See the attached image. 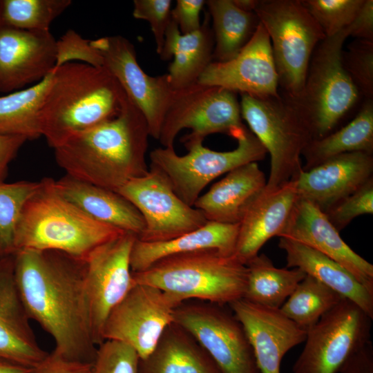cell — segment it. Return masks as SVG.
Returning <instances> with one entry per match:
<instances>
[{"label":"cell","mask_w":373,"mask_h":373,"mask_svg":"<svg viewBox=\"0 0 373 373\" xmlns=\"http://www.w3.org/2000/svg\"><path fill=\"white\" fill-rule=\"evenodd\" d=\"M85 260L54 250L15 253L17 289L30 318L54 339L55 354L93 363L94 343L85 285Z\"/></svg>","instance_id":"1"},{"label":"cell","mask_w":373,"mask_h":373,"mask_svg":"<svg viewBox=\"0 0 373 373\" xmlns=\"http://www.w3.org/2000/svg\"><path fill=\"white\" fill-rule=\"evenodd\" d=\"M149 136L144 116L126 95L117 116L69 138L54 149L55 157L66 175L117 191L149 171Z\"/></svg>","instance_id":"2"},{"label":"cell","mask_w":373,"mask_h":373,"mask_svg":"<svg viewBox=\"0 0 373 373\" xmlns=\"http://www.w3.org/2000/svg\"><path fill=\"white\" fill-rule=\"evenodd\" d=\"M126 97L103 67L73 61L55 68L40 114L41 136L55 149L117 116Z\"/></svg>","instance_id":"3"},{"label":"cell","mask_w":373,"mask_h":373,"mask_svg":"<svg viewBox=\"0 0 373 373\" xmlns=\"http://www.w3.org/2000/svg\"><path fill=\"white\" fill-rule=\"evenodd\" d=\"M124 232L90 217L57 191L55 180L44 178L20 213L14 254L21 249L54 250L85 260L95 249Z\"/></svg>","instance_id":"4"},{"label":"cell","mask_w":373,"mask_h":373,"mask_svg":"<svg viewBox=\"0 0 373 373\" xmlns=\"http://www.w3.org/2000/svg\"><path fill=\"white\" fill-rule=\"evenodd\" d=\"M132 274L135 283L155 287L181 303L197 299L229 305L243 298L248 271L235 255L207 249L170 256Z\"/></svg>","instance_id":"5"},{"label":"cell","mask_w":373,"mask_h":373,"mask_svg":"<svg viewBox=\"0 0 373 373\" xmlns=\"http://www.w3.org/2000/svg\"><path fill=\"white\" fill-rule=\"evenodd\" d=\"M240 96L242 119L270 155L265 189L278 188L303 169V151L314 139L310 124L296 104L280 93L263 97Z\"/></svg>","instance_id":"6"},{"label":"cell","mask_w":373,"mask_h":373,"mask_svg":"<svg viewBox=\"0 0 373 373\" xmlns=\"http://www.w3.org/2000/svg\"><path fill=\"white\" fill-rule=\"evenodd\" d=\"M237 147L229 151L203 146L204 139L190 133L181 142L188 153L179 155L174 147H160L149 155L150 169L163 176L175 194L193 207L202 191L212 180L242 165L265 158L266 149L247 128L236 138Z\"/></svg>","instance_id":"7"},{"label":"cell","mask_w":373,"mask_h":373,"mask_svg":"<svg viewBox=\"0 0 373 373\" xmlns=\"http://www.w3.org/2000/svg\"><path fill=\"white\" fill-rule=\"evenodd\" d=\"M254 12L269 37L280 93L296 101L312 53L325 36L301 0H260Z\"/></svg>","instance_id":"8"},{"label":"cell","mask_w":373,"mask_h":373,"mask_svg":"<svg viewBox=\"0 0 373 373\" xmlns=\"http://www.w3.org/2000/svg\"><path fill=\"white\" fill-rule=\"evenodd\" d=\"M348 37L346 28L317 45L303 93L292 100L309 123L314 139L329 134L361 95L342 64L343 46Z\"/></svg>","instance_id":"9"},{"label":"cell","mask_w":373,"mask_h":373,"mask_svg":"<svg viewBox=\"0 0 373 373\" xmlns=\"http://www.w3.org/2000/svg\"><path fill=\"white\" fill-rule=\"evenodd\" d=\"M184 128L202 139L217 133L236 139L246 128L237 93L198 82L173 90L158 140L163 147H173Z\"/></svg>","instance_id":"10"},{"label":"cell","mask_w":373,"mask_h":373,"mask_svg":"<svg viewBox=\"0 0 373 373\" xmlns=\"http://www.w3.org/2000/svg\"><path fill=\"white\" fill-rule=\"evenodd\" d=\"M372 320L344 298L307 331L292 373H340L347 360L371 341Z\"/></svg>","instance_id":"11"},{"label":"cell","mask_w":373,"mask_h":373,"mask_svg":"<svg viewBox=\"0 0 373 373\" xmlns=\"http://www.w3.org/2000/svg\"><path fill=\"white\" fill-rule=\"evenodd\" d=\"M222 373H260L246 332L232 311L209 302L182 303L173 314Z\"/></svg>","instance_id":"12"},{"label":"cell","mask_w":373,"mask_h":373,"mask_svg":"<svg viewBox=\"0 0 373 373\" xmlns=\"http://www.w3.org/2000/svg\"><path fill=\"white\" fill-rule=\"evenodd\" d=\"M181 304L155 287L135 283L107 317L103 341L126 343L135 350L140 359H144L153 352L166 328L173 322L174 311Z\"/></svg>","instance_id":"13"},{"label":"cell","mask_w":373,"mask_h":373,"mask_svg":"<svg viewBox=\"0 0 373 373\" xmlns=\"http://www.w3.org/2000/svg\"><path fill=\"white\" fill-rule=\"evenodd\" d=\"M137 236L124 232L95 249L85 259V285L92 336L98 346L104 341V323L135 285L130 258Z\"/></svg>","instance_id":"14"},{"label":"cell","mask_w":373,"mask_h":373,"mask_svg":"<svg viewBox=\"0 0 373 373\" xmlns=\"http://www.w3.org/2000/svg\"><path fill=\"white\" fill-rule=\"evenodd\" d=\"M117 192L141 213L145 227L137 238L144 242L166 241L194 231L207 222L200 211L184 202L165 178L150 169Z\"/></svg>","instance_id":"15"},{"label":"cell","mask_w":373,"mask_h":373,"mask_svg":"<svg viewBox=\"0 0 373 373\" xmlns=\"http://www.w3.org/2000/svg\"><path fill=\"white\" fill-rule=\"evenodd\" d=\"M102 57V67L119 82L144 116L150 136L158 140L173 89L166 74L152 77L140 66L133 44L120 36L90 40Z\"/></svg>","instance_id":"16"},{"label":"cell","mask_w":373,"mask_h":373,"mask_svg":"<svg viewBox=\"0 0 373 373\" xmlns=\"http://www.w3.org/2000/svg\"><path fill=\"white\" fill-rule=\"evenodd\" d=\"M198 82L259 97L279 95L271 42L262 23L236 57L211 62Z\"/></svg>","instance_id":"17"},{"label":"cell","mask_w":373,"mask_h":373,"mask_svg":"<svg viewBox=\"0 0 373 373\" xmlns=\"http://www.w3.org/2000/svg\"><path fill=\"white\" fill-rule=\"evenodd\" d=\"M57 40L50 30H26L0 23V92L41 81L55 68Z\"/></svg>","instance_id":"18"},{"label":"cell","mask_w":373,"mask_h":373,"mask_svg":"<svg viewBox=\"0 0 373 373\" xmlns=\"http://www.w3.org/2000/svg\"><path fill=\"white\" fill-rule=\"evenodd\" d=\"M229 306L246 332L260 373H280L284 356L305 341L307 331L285 316L280 309L259 305L244 298Z\"/></svg>","instance_id":"19"},{"label":"cell","mask_w":373,"mask_h":373,"mask_svg":"<svg viewBox=\"0 0 373 373\" xmlns=\"http://www.w3.org/2000/svg\"><path fill=\"white\" fill-rule=\"evenodd\" d=\"M279 237L296 240L326 255L373 292V265L345 242L325 213L309 201L298 197Z\"/></svg>","instance_id":"20"},{"label":"cell","mask_w":373,"mask_h":373,"mask_svg":"<svg viewBox=\"0 0 373 373\" xmlns=\"http://www.w3.org/2000/svg\"><path fill=\"white\" fill-rule=\"evenodd\" d=\"M372 153L350 152L302 169L294 180L298 196L325 213L372 178Z\"/></svg>","instance_id":"21"},{"label":"cell","mask_w":373,"mask_h":373,"mask_svg":"<svg viewBox=\"0 0 373 373\" xmlns=\"http://www.w3.org/2000/svg\"><path fill=\"white\" fill-rule=\"evenodd\" d=\"M15 254L0 257V358L30 368L48 354L38 344L19 295Z\"/></svg>","instance_id":"22"},{"label":"cell","mask_w":373,"mask_h":373,"mask_svg":"<svg viewBox=\"0 0 373 373\" xmlns=\"http://www.w3.org/2000/svg\"><path fill=\"white\" fill-rule=\"evenodd\" d=\"M296 182L264 191L247 208L239 222L234 255L243 263L258 254L271 238L280 236L298 198Z\"/></svg>","instance_id":"23"},{"label":"cell","mask_w":373,"mask_h":373,"mask_svg":"<svg viewBox=\"0 0 373 373\" xmlns=\"http://www.w3.org/2000/svg\"><path fill=\"white\" fill-rule=\"evenodd\" d=\"M266 184L265 174L258 163L250 162L227 173L200 195L193 207L202 212L207 221L239 224Z\"/></svg>","instance_id":"24"},{"label":"cell","mask_w":373,"mask_h":373,"mask_svg":"<svg viewBox=\"0 0 373 373\" xmlns=\"http://www.w3.org/2000/svg\"><path fill=\"white\" fill-rule=\"evenodd\" d=\"M57 191L94 220L139 237L145 223L137 208L117 191L68 175L55 180Z\"/></svg>","instance_id":"25"},{"label":"cell","mask_w":373,"mask_h":373,"mask_svg":"<svg viewBox=\"0 0 373 373\" xmlns=\"http://www.w3.org/2000/svg\"><path fill=\"white\" fill-rule=\"evenodd\" d=\"M210 19L209 13L206 12L200 28L185 35L182 34L178 25L171 20L159 55L164 61L173 57L166 73L173 90L198 82L204 70L213 61L214 38L209 26Z\"/></svg>","instance_id":"26"},{"label":"cell","mask_w":373,"mask_h":373,"mask_svg":"<svg viewBox=\"0 0 373 373\" xmlns=\"http://www.w3.org/2000/svg\"><path fill=\"white\" fill-rule=\"evenodd\" d=\"M239 224L207 221L202 227L162 242H144L136 238L132 247L130 265L132 272L142 271L164 258L196 251L216 249L234 255Z\"/></svg>","instance_id":"27"},{"label":"cell","mask_w":373,"mask_h":373,"mask_svg":"<svg viewBox=\"0 0 373 373\" xmlns=\"http://www.w3.org/2000/svg\"><path fill=\"white\" fill-rule=\"evenodd\" d=\"M287 268H297L351 300L373 319V292L349 271L320 251L296 240L280 237Z\"/></svg>","instance_id":"28"},{"label":"cell","mask_w":373,"mask_h":373,"mask_svg":"<svg viewBox=\"0 0 373 373\" xmlns=\"http://www.w3.org/2000/svg\"><path fill=\"white\" fill-rule=\"evenodd\" d=\"M140 373L222 372L193 336L173 322L153 352L140 359Z\"/></svg>","instance_id":"29"},{"label":"cell","mask_w":373,"mask_h":373,"mask_svg":"<svg viewBox=\"0 0 373 373\" xmlns=\"http://www.w3.org/2000/svg\"><path fill=\"white\" fill-rule=\"evenodd\" d=\"M373 151V100L365 99L355 117L334 133L313 139L302 155L309 170L334 156L350 152Z\"/></svg>","instance_id":"30"},{"label":"cell","mask_w":373,"mask_h":373,"mask_svg":"<svg viewBox=\"0 0 373 373\" xmlns=\"http://www.w3.org/2000/svg\"><path fill=\"white\" fill-rule=\"evenodd\" d=\"M205 4L213 23V61L231 60L252 38L260 19L255 12L240 9L233 0H209Z\"/></svg>","instance_id":"31"},{"label":"cell","mask_w":373,"mask_h":373,"mask_svg":"<svg viewBox=\"0 0 373 373\" xmlns=\"http://www.w3.org/2000/svg\"><path fill=\"white\" fill-rule=\"evenodd\" d=\"M52 72L30 86L0 96V135L28 140L41 136L40 114Z\"/></svg>","instance_id":"32"},{"label":"cell","mask_w":373,"mask_h":373,"mask_svg":"<svg viewBox=\"0 0 373 373\" xmlns=\"http://www.w3.org/2000/svg\"><path fill=\"white\" fill-rule=\"evenodd\" d=\"M248 276L244 299L280 309L306 274L299 269L278 268L264 254L246 263Z\"/></svg>","instance_id":"33"},{"label":"cell","mask_w":373,"mask_h":373,"mask_svg":"<svg viewBox=\"0 0 373 373\" xmlns=\"http://www.w3.org/2000/svg\"><path fill=\"white\" fill-rule=\"evenodd\" d=\"M344 297L306 275L280 307V312L307 331Z\"/></svg>","instance_id":"34"},{"label":"cell","mask_w":373,"mask_h":373,"mask_svg":"<svg viewBox=\"0 0 373 373\" xmlns=\"http://www.w3.org/2000/svg\"><path fill=\"white\" fill-rule=\"evenodd\" d=\"M70 0H0V23L26 30L47 31Z\"/></svg>","instance_id":"35"},{"label":"cell","mask_w":373,"mask_h":373,"mask_svg":"<svg viewBox=\"0 0 373 373\" xmlns=\"http://www.w3.org/2000/svg\"><path fill=\"white\" fill-rule=\"evenodd\" d=\"M40 186V181L0 182V251L14 254L15 226L26 201Z\"/></svg>","instance_id":"36"},{"label":"cell","mask_w":373,"mask_h":373,"mask_svg":"<svg viewBox=\"0 0 373 373\" xmlns=\"http://www.w3.org/2000/svg\"><path fill=\"white\" fill-rule=\"evenodd\" d=\"M365 0H301L325 37L336 35L353 21Z\"/></svg>","instance_id":"37"},{"label":"cell","mask_w":373,"mask_h":373,"mask_svg":"<svg viewBox=\"0 0 373 373\" xmlns=\"http://www.w3.org/2000/svg\"><path fill=\"white\" fill-rule=\"evenodd\" d=\"M343 66L365 99L373 98V41L355 39L342 51Z\"/></svg>","instance_id":"38"},{"label":"cell","mask_w":373,"mask_h":373,"mask_svg":"<svg viewBox=\"0 0 373 373\" xmlns=\"http://www.w3.org/2000/svg\"><path fill=\"white\" fill-rule=\"evenodd\" d=\"M140 358L126 343L106 340L97 347L92 373H140Z\"/></svg>","instance_id":"39"},{"label":"cell","mask_w":373,"mask_h":373,"mask_svg":"<svg viewBox=\"0 0 373 373\" xmlns=\"http://www.w3.org/2000/svg\"><path fill=\"white\" fill-rule=\"evenodd\" d=\"M372 213V178L325 212L329 222L338 232L356 217Z\"/></svg>","instance_id":"40"},{"label":"cell","mask_w":373,"mask_h":373,"mask_svg":"<svg viewBox=\"0 0 373 373\" xmlns=\"http://www.w3.org/2000/svg\"><path fill=\"white\" fill-rule=\"evenodd\" d=\"M77 61L95 67H102L103 59L90 40L83 38L73 30H68L57 40L55 68L66 63Z\"/></svg>","instance_id":"41"},{"label":"cell","mask_w":373,"mask_h":373,"mask_svg":"<svg viewBox=\"0 0 373 373\" xmlns=\"http://www.w3.org/2000/svg\"><path fill=\"white\" fill-rule=\"evenodd\" d=\"M171 0L133 1V16L149 23L158 55L162 50L166 31L171 20Z\"/></svg>","instance_id":"42"},{"label":"cell","mask_w":373,"mask_h":373,"mask_svg":"<svg viewBox=\"0 0 373 373\" xmlns=\"http://www.w3.org/2000/svg\"><path fill=\"white\" fill-rule=\"evenodd\" d=\"M204 0H178L171 9V19L178 25L183 35L198 30L200 26V13Z\"/></svg>","instance_id":"43"},{"label":"cell","mask_w":373,"mask_h":373,"mask_svg":"<svg viewBox=\"0 0 373 373\" xmlns=\"http://www.w3.org/2000/svg\"><path fill=\"white\" fill-rule=\"evenodd\" d=\"M28 373H92V363L68 360L52 352Z\"/></svg>","instance_id":"44"},{"label":"cell","mask_w":373,"mask_h":373,"mask_svg":"<svg viewBox=\"0 0 373 373\" xmlns=\"http://www.w3.org/2000/svg\"><path fill=\"white\" fill-rule=\"evenodd\" d=\"M349 37L373 41V1L365 0L351 24L347 28Z\"/></svg>","instance_id":"45"},{"label":"cell","mask_w":373,"mask_h":373,"mask_svg":"<svg viewBox=\"0 0 373 373\" xmlns=\"http://www.w3.org/2000/svg\"><path fill=\"white\" fill-rule=\"evenodd\" d=\"M27 140L22 136L0 135V182H4L10 163Z\"/></svg>","instance_id":"46"},{"label":"cell","mask_w":373,"mask_h":373,"mask_svg":"<svg viewBox=\"0 0 373 373\" xmlns=\"http://www.w3.org/2000/svg\"><path fill=\"white\" fill-rule=\"evenodd\" d=\"M340 373H373L372 341L354 352L343 365Z\"/></svg>","instance_id":"47"},{"label":"cell","mask_w":373,"mask_h":373,"mask_svg":"<svg viewBox=\"0 0 373 373\" xmlns=\"http://www.w3.org/2000/svg\"><path fill=\"white\" fill-rule=\"evenodd\" d=\"M31 368L0 358V373H28Z\"/></svg>","instance_id":"48"},{"label":"cell","mask_w":373,"mask_h":373,"mask_svg":"<svg viewBox=\"0 0 373 373\" xmlns=\"http://www.w3.org/2000/svg\"><path fill=\"white\" fill-rule=\"evenodd\" d=\"M235 5L246 12H254L260 0H233Z\"/></svg>","instance_id":"49"},{"label":"cell","mask_w":373,"mask_h":373,"mask_svg":"<svg viewBox=\"0 0 373 373\" xmlns=\"http://www.w3.org/2000/svg\"><path fill=\"white\" fill-rule=\"evenodd\" d=\"M1 256H2V254H1V251H0V257H1Z\"/></svg>","instance_id":"50"}]
</instances>
